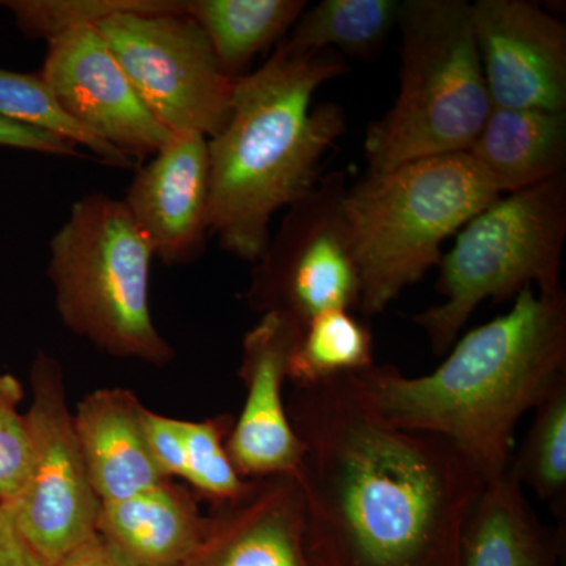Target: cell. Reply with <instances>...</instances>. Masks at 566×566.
<instances>
[{
  "instance_id": "cell-1",
  "label": "cell",
  "mask_w": 566,
  "mask_h": 566,
  "mask_svg": "<svg viewBox=\"0 0 566 566\" xmlns=\"http://www.w3.org/2000/svg\"><path fill=\"white\" fill-rule=\"evenodd\" d=\"M286 408L316 565L463 566L486 482L455 447L387 422L357 374L293 387Z\"/></svg>"
},
{
  "instance_id": "cell-2",
  "label": "cell",
  "mask_w": 566,
  "mask_h": 566,
  "mask_svg": "<svg viewBox=\"0 0 566 566\" xmlns=\"http://www.w3.org/2000/svg\"><path fill=\"white\" fill-rule=\"evenodd\" d=\"M387 422L439 436L486 483L506 474L521 417L566 379V296L524 289L512 311L458 338L431 374L360 371Z\"/></svg>"
},
{
  "instance_id": "cell-3",
  "label": "cell",
  "mask_w": 566,
  "mask_h": 566,
  "mask_svg": "<svg viewBox=\"0 0 566 566\" xmlns=\"http://www.w3.org/2000/svg\"><path fill=\"white\" fill-rule=\"evenodd\" d=\"M348 70L337 52L294 54L279 43L259 70L234 81L229 120L208 139V227L223 251L255 263L275 212L315 188L346 117L338 104L314 106V96Z\"/></svg>"
},
{
  "instance_id": "cell-4",
  "label": "cell",
  "mask_w": 566,
  "mask_h": 566,
  "mask_svg": "<svg viewBox=\"0 0 566 566\" xmlns=\"http://www.w3.org/2000/svg\"><path fill=\"white\" fill-rule=\"evenodd\" d=\"M502 197L468 153L431 156L346 188L344 210L359 268V312L387 311L441 262L447 238Z\"/></svg>"
},
{
  "instance_id": "cell-5",
  "label": "cell",
  "mask_w": 566,
  "mask_h": 566,
  "mask_svg": "<svg viewBox=\"0 0 566 566\" xmlns=\"http://www.w3.org/2000/svg\"><path fill=\"white\" fill-rule=\"evenodd\" d=\"M400 91L365 134L368 172L465 153L493 109L465 0H405Z\"/></svg>"
},
{
  "instance_id": "cell-6",
  "label": "cell",
  "mask_w": 566,
  "mask_h": 566,
  "mask_svg": "<svg viewBox=\"0 0 566 566\" xmlns=\"http://www.w3.org/2000/svg\"><path fill=\"white\" fill-rule=\"evenodd\" d=\"M153 253L122 200L82 197L52 237L48 275L71 333L118 359L166 367L175 359L150 311Z\"/></svg>"
},
{
  "instance_id": "cell-7",
  "label": "cell",
  "mask_w": 566,
  "mask_h": 566,
  "mask_svg": "<svg viewBox=\"0 0 566 566\" xmlns=\"http://www.w3.org/2000/svg\"><path fill=\"white\" fill-rule=\"evenodd\" d=\"M566 174L506 193L474 216L439 262L436 290L444 303L412 316L436 356H444L480 304L515 300L524 289L562 292Z\"/></svg>"
},
{
  "instance_id": "cell-8",
  "label": "cell",
  "mask_w": 566,
  "mask_h": 566,
  "mask_svg": "<svg viewBox=\"0 0 566 566\" xmlns=\"http://www.w3.org/2000/svg\"><path fill=\"white\" fill-rule=\"evenodd\" d=\"M148 111L172 134L211 139L232 111L234 81L222 73L189 2L159 0L96 25Z\"/></svg>"
},
{
  "instance_id": "cell-9",
  "label": "cell",
  "mask_w": 566,
  "mask_h": 566,
  "mask_svg": "<svg viewBox=\"0 0 566 566\" xmlns=\"http://www.w3.org/2000/svg\"><path fill=\"white\" fill-rule=\"evenodd\" d=\"M344 172L319 178L286 208L277 233L253 263L244 300L252 311L289 316L303 327L333 311H359V268L344 210Z\"/></svg>"
},
{
  "instance_id": "cell-10",
  "label": "cell",
  "mask_w": 566,
  "mask_h": 566,
  "mask_svg": "<svg viewBox=\"0 0 566 566\" xmlns=\"http://www.w3.org/2000/svg\"><path fill=\"white\" fill-rule=\"evenodd\" d=\"M31 479L10 505L28 542L52 566L96 536L102 501L82 457L65 375L55 357L36 353L31 368Z\"/></svg>"
},
{
  "instance_id": "cell-11",
  "label": "cell",
  "mask_w": 566,
  "mask_h": 566,
  "mask_svg": "<svg viewBox=\"0 0 566 566\" xmlns=\"http://www.w3.org/2000/svg\"><path fill=\"white\" fill-rule=\"evenodd\" d=\"M40 74L63 109L134 163L150 159L172 139L137 95L98 29H71L46 41Z\"/></svg>"
},
{
  "instance_id": "cell-12",
  "label": "cell",
  "mask_w": 566,
  "mask_h": 566,
  "mask_svg": "<svg viewBox=\"0 0 566 566\" xmlns=\"http://www.w3.org/2000/svg\"><path fill=\"white\" fill-rule=\"evenodd\" d=\"M471 22L493 106L566 112L564 22L528 0H476Z\"/></svg>"
},
{
  "instance_id": "cell-13",
  "label": "cell",
  "mask_w": 566,
  "mask_h": 566,
  "mask_svg": "<svg viewBox=\"0 0 566 566\" xmlns=\"http://www.w3.org/2000/svg\"><path fill=\"white\" fill-rule=\"evenodd\" d=\"M301 331L289 316L264 314L244 335L238 374L244 382L245 400L227 439V452L244 479L296 476L303 464L304 444L283 398L290 357Z\"/></svg>"
},
{
  "instance_id": "cell-14",
  "label": "cell",
  "mask_w": 566,
  "mask_h": 566,
  "mask_svg": "<svg viewBox=\"0 0 566 566\" xmlns=\"http://www.w3.org/2000/svg\"><path fill=\"white\" fill-rule=\"evenodd\" d=\"M153 259L169 266L196 262L210 237V151L207 137L174 134L134 174L122 200Z\"/></svg>"
},
{
  "instance_id": "cell-15",
  "label": "cell",
  "mask_w": 566,
  "mask_h": 566,
  "mask_svg": "<svg viewBox=\"0 0 566 566\" xmlns=\"http://www.w3.org/2000/svg\"><path fill=\"white\" fill-rule=\"evenodd\" d=\"M180 566H318L296 476L255 480L240 502L214 510L202 543Z\"/></svg>"
},
{
  "instance_id": "cell-16",
  "label": "cell",
  "mask_w": 566,
  "mask_h": 566,
  "mask_svg": "<svg viewBox=\"0 0 566 566\" xmlns=\"http://www.w3.org/2000/svg\"><path fill=\"white\" fill-rule=\"evenodd\" d=\"M210 516L189 488L163 480L118 501L103 502L96 536L132 566H180L202 543Z\"/></svg>"
},
{
  "instance_id": "cell-17",
  "label": "cell",
  "mask_w": 566,
  "mask_h": 566,
  "mask_svg": "<svg viewBox=\"0 0 566 566\" xmlns=\"http://www.w3.org/2000/svg\"><path fill=\"white\" fill-rule=\"evenodd\" d=\"M145 409L139 397L125 387L95 390L77 405L74 430L102 504L169 480L148 449Z\"/></svg>"
},
{
  "instance_id": "cell-18",
  "label": "cell",
  "mask_w": 566,
  "mask_h": 566,
  "mask_svg": "<svg viewBox=\"0 0 566 566\" xmlns=\"http://www.w3.org/2000/svg\"><path fill=\"white\" fill-rule=\"evenodd\" d=\"M465 153L501 196L534 188L565 174L566 112L493 106Z\"/></svg>"
},
{
  "instance_id": "cell-19",
  "label": "cell",
  "mask_w": 566,
  "mask_h": 566,
  "mask_svg": "<svg viewBox=\"0 0 566 566\" xmlns=\"http://www.w3.org/2000/svg\"><path fill=\"white\" fill-rule=\"evenodd\" d=\"M564 543L565 528L546 526L506 472L486 483L469 516L463 566H558Z\"/></svg>"
},
{
  "instance_id": "cell-20",
  "label": "cell",
  "mask_w": 566,
  "mask_h": 566,
  "mask_svg": "<svg viewBox=\"0 0 566 566\" xmlns=\"http://www.w3.org/2000/svg\"><path fill=\"white\" fill-rule=\"evenodd\" d=\"M307 9L305 0H192L189 14L207 33L216 61L232 81L253 59L281 43Z\"/></svg>"
},
{
  "instance_id": "cell-21",
  "label": "cell",
  "mask_w": 566,
  "mask_h": 566,
  "mask_svg": "<svg viewBox=\"0 0 566 566\" xmlns=\"http://www.w3.org/2000/svg\"><path fill=\"white\" fill-rule=\"evenodd\" d=\"M400 10V0H323L304 10L281 44L294 54L334 51L371 62L397 28Z\"/></svg>"
},
{
  "instance_id": "cell-22",
  "label": "cell",
  "mask_w": 566,
  "mask_h": 566,
  "mask_svg": "<svg viewBox=\"0 0 566 566\" xmlns=\"http://www.w3.org/2000/svg\"><path fill=\"white\" fill-rule=\"evenodd\" d=\"M370 326L348 311L326 312L305 324L289 364L293 387L318 385L374 367Z\"/></svg>"
},
{
  "instance_id": "cell-23",
  "label": "cell",
  "mask_w": 566,
  "mask_h": 566,
  "mask_svg": "<svg viewBox=\"0 0 566 566\" xmlns=\"http://www.w3.org/2000/svg\"><path fill=\"white\" fill-rule=\"evenodd\" d=\"M520 455L509 474L531 486L565 528L566 516V379L558 382L536 408Z\"/></svg>"
},
{
  "instance_id": "cell-24",
  "label": "cell",
  "mask_w": 566,
  "mask_h": 566,
  "mask_svg": "<svg viewBox=\"0 0 566 566\" xmlns=\"http://www.w3.org/2000/svg\"><path fill=\"white\" fill-rule=\"evenodd\" d=\"M0 118L52 134L85 148L106 166L133 169L136 163L88 133L63 109L54 91L39 73L0 69Z\"/></svg>"
},
{
  "instance_id": "cell-25",
  "label": "cell",
  "mask_w": 566,
  "mask_h": 566,
  "mask_svg": "<svg viewBox=\"0 0 566 566\" xmlns=\"http://www.w3.org/2000/svg\"><path fill=\"white\" fill-rule=\"evenodd\" d=\"M234 419L181 420L185 441V479L200 497L210 501L214 510L237 504L251 493L255 480L244 479L227 452V439Z\"/></svg>"
},
{
  "instance_id": "cell-26",
  "label": "cell",
  "mask_w": 566,
  "mask_h": 566,
  "mask_svg": "<svg viewBox=\"0 0 566 566\" xmlns=\"http://www.w3.org/2000/svg\"><path fill=\"white\" fill-rule=\"evenodd\" d=\"M159 0H2L18 29L29 39L50 41L71 29L102 24L114 14L145 10Z\"/></svg>"
},
{
  "instance_id": "cell-27",
  "label": "cell",
  "mask_w": 566,
  "mask_h": 566,
  "mask_svg": "<svg viewBox=\"0 0 566 566\" xmlns=\"http://www.w3.org/2000/svg\"><path fill=\"white\" fill-rule=\"evenodd\" d=\"M24 395L17 376L0 371V504L3 505H13L31 479V427L20 409Z\"/></svg>"
},
{
  "instance_id": "cell-28",
  "label": "cell",
  "mask_w": 566,
  "mask_h": 566,
  "mask_svg": "<svg viewBox=\"0 0 566 566\" xmlns=\"http://www.w3.org/2000/svg\"><path fill=\"white\" fill-rule=\"evenodd\" d=\"M145 438L153 461L158 465L164 479L172 476L185 479V441H182L181 420L158 415L145 409Z\"/></svg>"
},
{
  "instance_id": "cell-29",
  "label": "cell",
  "mask_w": 566,
  "mask_h": 566,
  "mask_svg": "<svg viewBox=\"0 0 566 566\" xmlns=\"http://www.w3.org/2000/svg\"><path fill=\"white\" fill-rule=\"evenodd\" d=\"M0 147L57 156V158H84V153H81L80 148L71 142L39 129L3 120V118H0Z\"/></svg>"
},
{
  "instance_id": "cell-30",
  "label": "cell",
  "mask_w": 566,
  "mask_h": 566,
  "mask_svg": "<svg viewBox=\"0 0 566 566\" xmlns=\"http://www.w3.org/2000/svg\"><path fill=\"white\" fill-rule=\"evenodd\" d=\"M0 566H52L18 527L10 505L0 504Z\"/></svg>"
},
{
  "instance_id": "cell-31",
  "label": "cell",
  "mask_w": 566,
  "mask_h": 566,
  "mask_svg": "<svg viewBox=\"0 0 566 566\" xmlns=\"http://www.w3.org/2000/svg\"><path fill=\"white\" fill-rule=\"evenodd\" d=\"M55 566H132L118 557L109 546L104 545L98 536L71 551Z\"/></svg>"
}]
</instances>
